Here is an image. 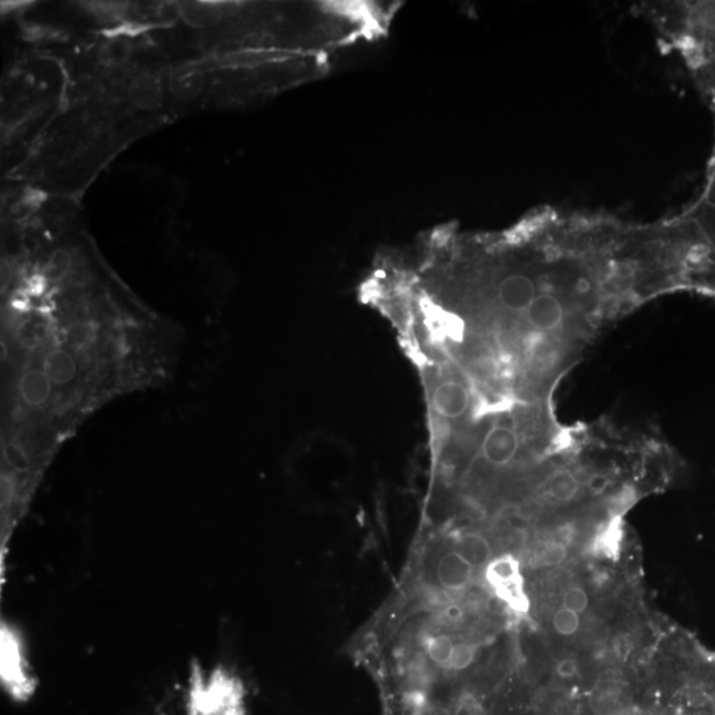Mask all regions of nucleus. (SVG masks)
<instances>
[{"mask_svg":"<svg viewBox=\"0 0 715 715\" xmlns=\"http://www.w3.org/2000/svg\"><path fill=\"white\" fill-rule=\"evenodd\" d=\"M486 580L494 592L505 600L514 611H529L530 600L525 591V582L522 578L520 563L510 555H504L486 566Z\"/></svg>","mask_w":715,"mask_h":715,"instance_id":"f257e3e1","label":"nucleus"},{"mask_svg":"<svg viewBox=\"0 0 715 715\" xmlns=\"http://www.w3.org/2000/svg\"><path fill=\"white\" fill-rule=\"evenodd\" d=\"M521 436L510 424L496 423L486 431L481 443V456L493 468L514 463L521 451Z\"/></svg>","mask_w":715,"mask_h":715,"instance_id":"f03ea898","label":"nucleus"},{"mask_svg":"<svg viewBox=\"0 0 715 715\" xmlns=\"http://www.w3.org/2000/svg\"><path fill=\"white\" fill-rule=\"evenodd\" d=\"M432 407L437 416L445 420L463 418L472 406L471 390L456 379L437 384L432 392Z\"/></svg>","mask_w":715,"mask_h":715,"instance_id":"7ed1b4c3","label":"nucleus"},{"mask_svg":"<svg viewBox=\"0 0 715 715\" xmlns=\"http://www.w3.org/2000/svg\"><path fill=\"white\" fill-rule=\"evenodd\" d=\"M476 567L457 550L447 551L436 565V578L449 591H461L472 582Z\"/></svg>","mask_w":715,"mask_h":715,"instance_id":"20e7f679","label":"nucleus"},{"mask_svg":"<svg viewBox=\"0 0 715 715\" xmlns=\"http://www.w3.org/2000/svg\"><path fill=\"white\" fill-rule=\"evenodd\" d=\"M596 715H628L631 712V696L623 685L616 681L604 682L596 689L591 700Z\"/></svg>","mask_w":715,"mask_h":715,"instance_id":"39448f33","label":"nucleus"},{"mask_svg":"<svg viewBox=\"0 0 715 715\" xmlns=\"http://www.w3.org/2000/svg\"><path fill=\"white\" fill-rule=\"evenodd\" d=\"M582 482L569 468L555 469L546 481V492L557 504H569L579 496Z\"/></svg>","mask_w":715,"mask_h":715,"instance_id":"423d86ee","label":"nucleus"},{"mask_svg":"<svg viewBox=\"0 0 715 715\" xmlns=\"http://www.w3.org/2000/svg\"><path fill=\"white\" fill-rule=\"evenodd\" d=\"M19 395L31 407H40L51 398L52 382L43 370H30L18 384Z\"/></svg>","mask_w":715,"mask_h":715,"instance_id":"0eeeda50","label":"nucleus"},{"mask_svg":"<svg viewBox=\"0 0 715 715\" xmlns=\"http://www.w3.org/2000/svg\"><path fill=\"white\" fill-rule=\"evenodd\" d=\"M43 371L49 381L57 386L72 382L76 377L77 366L75 358L64 350H52L44 357Z\"/></svg>","mask_w":715,"mask_h":715,"instance_id":"6e6552de","label":"nucleus"},{"mask_svg":"<svg viewBox=\"0 0 715 715\" xmlns=\"http://www.w3.org/2000/svg\"><path fill=\"white\" fill-rule=\"evenodd\" d=\"M456 550L475 567L488 566L492 562V546L480 533L464 534L457 541Z\"/></svg>","mask_w":715,"mask_h":715,"instance_id":"1a4fd4ad","label":"nucleus"},{"mask_svg":"<svg viewBox=\"0 0 715 715\" xmlns=\"http://www.w3.org/2000/svg\"><path fill=\"white\" fill-rule=\"evenodd\" d=\"M133 101L141 108H153L158 104L159 96H161V88L158 81L153 77L145 76L134 81L132 89H130Z\"/></svg>","mask_w":715,"mask_h":715,"instance_id":"9d476101","label":"nucleus"},{"mask_svg":"<svg viewBox=\"0 0 715 715\" xmlns=\"http://www.w3.org/2000/svg\"><path fill=\"white\" fill-rule=\"evenodd\" d=\"M182 10L187 22L195 24V26L215 24L218 22L219 16H222L219 7L208 3H187Z\"/></svg>","mask_w":715,"mask_h":715,"instance_id":"9b49d317","label":"nucleus"},{"mask_svg":"<svg viewBox=\"0 0 715 715\" xmlns=\"http://www.w3.org/2000/svg\"><path fill=\"white\" fill-rule=\"evenodd\" d=\"M453 648H455V643H453L452 637L448 635L432 636L426 645L429 659L433 664L440 665V667H448Z\"/></svg>","mask_w":715,"mask_h":715,"instance_id":"f8f14e48","label":"nucleus"},{"mask_svg":"<svg viewBox=\"0 0 715 715\" xmlns=\"http://www.w3.org/2000/svg\"><path fill=\"white\" fill-rule=\"evenodd\" d=\"M567 546L562 541H549L545 546L542 547L541 553H539V561H541L543 566L547 567H557L561 566L563 562L567 559Z\"/></svg>","mask_w":715,"mask_h":715,"instance_id":"ddd939ff","label":"nucleus"},{"mask_svg":"<svg viewBox=\"0 0 715 715\" xmlns=\"http://www.w3.org/2000/svg\"><path fill=\"white\" fill-rule=\"evenodd\" d=\"M553 625L555 631L561 636H572L578 632L580 627L579 614L569 610V608H561L554 615Z\"/></svg>","mask_w":715,"mask_h":715,"instance_id":"4468645a","label":"nucleus"},{"mask_svg":"<svg viewBox=\"0 0 715 715\" xmlns=\"http://www.w3.org/2000/svg\"><path fill=\"white\" fill-rule=\"evenodd\" d=\"M476 657V649L469 643H457L453 648L451 661L448 667L453 670H465L473 664Z\"/></svg>","mask_w":715,"mask_h":715,"instance_id":"2eb2a0df","label":"nucleus"},{"mask_svg":"<svg viewBox=\"0 0 715 715\" xmlns=\"http://www.w3.org/2000/svg\"><path fill=\"white\" fill-rule=\"evenodd\" d=\"M203 79L198 72H186L182 75L174 76L173 79V89L174 92L177 91L179 95L189 97L198 92V89L202 87Z\"/></svg>","mask_w":715,"mask_h":715,"instance_id":"dca6fc26","label":"nucleus"},{"mask_svg":"<svg viewBox=\"0 0 715 715\" xmlns=\"http://www.w3.org/2000/svg\"><path fill=\"white\" fill-rule=\"evenodd\" d=\"M588 606H590V599L582 587H571L563 595V607L569 608L576 614H583L587 611Z\"/></svg>","mask_w":715,"mask_h":715,"instance_id":"f3484780","label":"nucleus"},{"mask_svg":"<svg viewBox=\"0 0 715 715\" xmlns=\"http://www.w3.org/2000/svg\"><path fill=\"white\" fill-rule=\"evenodd\" d=\"M4 457H6L7 464L15 471L26 472L30 468V459L18 444L8 443L4 448Z\"/></svg>","mask_w":715,"mask_h":715,"instance_id":"a211bd4d","label":"nucleus"},{"mask_svg":"<svg viewBox=\"0 0 715 715\" xmlns=\"http://www.w3.org/2000/svg\"><path fill=\"white\" fill-rule=\"evenodd\" d=\"M555 672H557V676L562 678V680H572V678L578 676L579 673L578 661L572 659V657H565V659L559 661L557 667H555Z\"/></svg>","mask_w":715,"mask_h":715,"instance_id":"6ab92c4d","label":"nucleus"},{"mask_svg":"<svg viewBox=\"0 0 715 715\" xmlns=\"http://www.w3.org/2000/svg\"><path fill=\"white\" fill-rule=\"evenodd\" d=\"M463 615V610H461V607L457 606V604H449V606L444 610L445 618L451 621H459L463 618Z\"/></svg>","mask_w":715,"mask_h":715,"instance_id":"aec40b11","label":"nucleus"},{"mask_svg":"<svg viewBox=\"0 0 715 715\" xmlns=\"http://www.w3.org/2000/svg\"><path fill=\"white\" fill-rule=\"evenodd\" d=\"M615 649L616 652H618L619 656L624 657L625 655H627L629 651L628 640L625 639V637H620V639H618V641H616L615 643Z\"/></svg>","mask_w":715,"mask_h":715,"instance_id":"412c9836","label":"nucleus"}]
</instances>
